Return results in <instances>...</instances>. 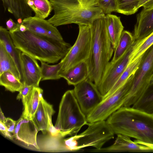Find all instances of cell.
<instances>
[{
    "mask_svg": "<svg viewBox=\"0 0 153 153\" xmlns=\"http://www.w3.org/2000/svg\"><path fill=\"white\" fill-rule=\"evenodd\" d=\"M143 54L134 61L129 63L124 72L104 99L111 95L116 91L131 76L134 74L139 66Z\"/></svg>",
    "mask_w": 153,
    "mask_h": 153,
    "instance_id": "cell-27",
    "label": "cell"
},
{
    "mask_svg": "<svg viewBox=\"0 0 153 153\" xmlns=\"http://www.w3.org/2000/svg\"><path fill=\"white\" fill-rule=\"evenodd\" d=\"M106 121L115 134L153 144V115L132 107L123 106Z\"/></svg>",
    "mask_w": 153,
    "mask_h": 153,
    "instance_id": "cell-2",
    "label": "cell"
},
{
    "mask_svg": "<svg viewBox=\"0 0 153 153\" xmlns=\"http://www.w3.org/2000/svg\"><path fill=\"white\" fill-rule=\"evenodd\" d=\"M28 30L26 26L22 22L19 24L18 30L17 31H20L22 32H24ZM16 32V31H15Z\"/></svg>",
    "mask_w": 153,
    "mask_h": 153,
    "instance_id": "cell-40",
    "label": "cell"
},
{
    "mask_svg": "<svg viewBox=\"0 0 153 153\" xmlns=\"http://www.w3.org/2000/svg\"><path fill=\"white\" fill-rule=\"evenodd\" d=\"M49 1L54 14L48 20L56 27L73 23L90 25L96 19L105 16L98 7H84L79 0Z\"/></svg>",
    "mask_w": 153,
    "mask_h": 153,
    "instance_id": "cell-4",
    "label": "cell"
},
{
    "mask_svg": "<svg viewBox=\"0 0 153 153\" xmlns=\"http://www.w3.org/2000/svg\"><path fill=\"white\" fill-rule=\"evenodd\" d=\"M35 13V16L45 19L50 14L52 8L49 0H25Z\"/></svg>",
    "mask_w": 153,
    "mask_h": 153,
    "instance_id": "cell-25",
    "label": "cell"
},
{
    "mask_svg": "<svg viewBox=\"0 0 153 153\" xmlns=\"http://www.w3.org/2000/svg\"><path fill=\"white\" fill-rule=\"evenodd\" d=\"M153 84V76L152 77L150 81V84Z\"/></svg>",
    "mask_w": 153,
    "mask_h": 153,
    "instance_id": "cell-43",
    "label": "cell"
},
{
    "mask_svg": "<svg viewBox=\"0 0 153 153\" xmlns=\"http://www.w3.org/2000/svg\"><path fill=\"white\" fill-rule=\"evenodd\" d=\"M132 107L153 115V84L149 85Z\"/></svg>",
    "mask_w": 153,
    "mask_h": 153,
    "instance_id": "cell-26",
    "label": "cell"
},
{
    "mask_svg": "<svg viewBox=\"0 0 153 153\" xmlns=\"http://www.w3.org/2000/svg\"><path fill=\"white\" fill-rule=\"evenodd\" d=\"M88 122L75 96L73 90H68L63 95L55 127L63 137L75 136Z\"/></svg>",
    "mask_w": 153,
    "mask_h": 153,
    "instance_id": "cell-5",
    "label": "cell"
},
{
    "mask_svg": "<svg viewBox=\"0 0 153 153\" xmlns=\"http://www.w3.org/2000/svg\"><path fill=\"white\" fill-rule=\"evenodd\" d=\"M8 131L12 134L14 132L16 125V121H15L12 119L6 118L3 122Z\"/></svg>",
    "mask_w": 153,
    "mask_h": 153,
    "instance_id": "cell-34",
    "label": "cell"
},
{
    "mask_svg": "<svg viewBox=\"0 0 153 153\" xmlns=\"http://www.w3.org/2000/svg\"><path fill=\"white\" fill-rule=\"evenodd\" d=\"M153 44V32L146 38L143 42L134 50L131 54L129 63L134 61L143 55Z\"/></svg>",
    "mask_w": 153,
    "mask_h": 153,
    "instance_id": "cell-31",
    "label": "cell"
},
{
    "mask_svg": "<svg viewBox=\"0 0 153 153\" xmlns=\"http://www.w3.org/2000/svg\"><path fill=\"white\" fill-rule=\"evenodd\" d=\"M21 58L22 64L24 85L34 87H39L42 79L41 67L37 59L22 52Z\"/></svg>",
    "mask_w": 153,
    "mask_h": 153,
    "instance_id": "cell-16",
    "label": "cell"
},
{
    "mask_svg": "<svg viewBox=\"0 0 153 153\" xmlns=\"http://www.w3.org/2000/svg\"><path fill=\"white\" fill-rule=\"evenodd\" d=\"M143 39L135 41L131 47L120 58L110 62L100 84L97 86L103 100L124 72L128 65L131 54L143 42Z\"/></svg>",
    "mask_w": 153,
    "mask_h": 153,
    "instance_id": "cell-10",
    "label": "cell"
},
{
    "mask_svg": "<svg viewBox=\"0 0 153 153\" xmlns=\"http://www.w3.org/2000/svg\"><path fill=\"white\" fill-rule=\"evenodd\" d=\"M7 29L10 32L12 33L18 30L19 23H16L12 19H9L6 22Z\"/></svg>",
    "mask_w": 153,
    "mask_h": 153,
    "instance_id": "cell-35",
    "label": "cell"
},
{
    "mask_svg": "<svg viewBox=\"0 0 153 153\" xmlns=\"http://www.w3.org/2000/svg\"><path fill=\"white\" fill-rule=\"evenodd\" d=\"M41 62V80H58L61 78L58 75L61 68L60 62L53 65H49L43 62Z\"/></svg>",
    "mask_w": 153,
    "mask_h": 153,
    "instance_id": "cell-29",
    "label": "cell"
},
{
    "mask_svg": "<svg viewBox=\"0 0 153 153\" xmlns=\"http://www.w3.org/2000/svg\"><path fill=\"white\" fill-rule=\"evenodd\" d=\"M114 143L111 145L96 150H89L94 152H153L148 146L133 141L130 137L123 134H118Z\"/></svg>",
    "mask_w": 153,
    "mask_h": 153,
    "instance_id": "cell-15",
    "label": "cell"
},
{
    "mask_svg": "<svg viewBox=\"0 0 153 153\" xmlns=\"http://www.w3.org/2000/svg\"><path fill=\"white\" fill-rule=\"evenodd\" d=\"M79 28L78 36L75 43L59 62L61 68L58 75L80 62L86 61L88 57L91 41L90 26L80 25Z\"/></svg>",
    "mask_w": 153,
    "mask_h": 153,
    "instance_id": "cell-9",
    "label": "cell"
},
{
    "mask_svg": "<svg viewBox=\"0 0 153 153\" xmlns=\"http://www.w3.org/2000/svg\"><path fill=\"white\" fill-rule=\"evenodd\" d=\"M149 0H140L139 4V8H140L141 7H143V6Z\"/></svg>",
    "mask_w": 153,
    "mask_h": 153,
    "instance_id": "cell-41",
    "label": "cell"
},
{
    "mask_svg": "<svg viewBox=\"0 0 153 153\" xmlns=\"http://www.w3.org/2000/svg\"><path fill=\"white\" fill-rule=\"evenodd\" d=\"M43 90L39 87H34L32 90L22 101L24 106L22 116L32 120L42 97Z\"/></svg>",
    "mask_w": 153,
    "mask_h": 153,
    "instance_id": "cell-21",
    "label": "cell"
},
{
    "mask_svg": "<svg viewBox=\"0 0 153 153\" xmlns=\"http://www.w3.org/2000/svg\"><path fill=\"white\" fill-rule=\"evenodd\" d=\"M104 17L96 19L90 25L91 49L85 61L88 78L97 86L103 78L114 50L108 35Z\"/></svg>",
    "mask_w": 153,
    "mask_h": 153,
    "instance_id": "cell-3",
    "label": "cell"
},
{
    "mask_svg": "<svg viewBox=\"0 0 153 153\" xmlns=\"http://www.w3.org/2000/svg\"><path fill=\"white\" fill-rule=\"evenodd\" d=\"M79 1L84 7H89L97 6V0H80Z\"/></svg>",
    "mask_w": 153,
    "mask_h": 153,
    "instance_id": "cell-37",
    "label": "cell"
},
{
    "mask_svg": "<svg viewBox=\"0 0 153 153\" xmlns=\"http://www.w3.org/2000/svg\"><path fill=\"white\" fill-rule=\"evenodd\" d=\"M7 71L12 73L21 82L19 71L14 60L0 42V75Z\"/></svg>",
    "mask_w": 153,
    "mask_h": 153,
    "instance_id": "cell-23",
    "label": "cell"
},
{
    "mask_svg": "<svg viewBox=\"0 0 153 153\" xmlns=\"http://www.w3.org/2000/svg\"><path fill=\"white\" fill-rule=\"evenodd\" d=\"M133 35L127 30L122 33L115 49L113 57L111 61L113 62L121 57L134 42Z\"/></svg>",
    "mask_w": 153,
    "mask_h": 153,
    "instance_id": "cell-24",
    "label": "cell"
},
{
    "mask_svg": "<svg viewBox=\"0 0 153 153\" xmlns=\"http://www.w3.org/2000/svg\"><path fill=\"white\" fill-rule=\"evenodd\" d=\"M0 42L5 47L7 51L14 60L19 71L23 83V76L21 58L22 52L15 46L9 31L3 26L0 27Z\"/></svg>",
    "mask_w": 153,
    "mask_h": 153,
    "instance_id": "cell-19",
    "label": "cell"
},
{
    "mask_svg": "<svg viewBox=\"0 0 153 153\" xmlns=\"http://www.w3.org/2000/svg\"><path fill=\"white\" fill-rule=\"evenodd\" d=\"M0 85L12 92H19L24 85L12 73L8 71L0 75Z\"/></svg>",
    "mask_w": 153,
    "mask_h": 153,
    "instance_id": "cell-28",
    "label": "cell"
},
{
    "mask_svg": "<svg viewBox=\"0 0 153 153\" xmlns=\"http://www.w3.org/2000/svg\"><path fill=\"white\" fill-rule=\"evenodd\" d=\"M39 131L32 120L21 115L16 121L12 140L26 149L38 151L37 135Z\"/></svg>",
    "mask_w": 153,
    "mask_h": 153,
    "instance_id": "cell-12",
    "label": "cell"
},
{
    "mask_svg": "<svg viewBox=\"0 0 153 153\" xmlns=\"http://www.w3.org/2000/svg\"><path fill=\"white\" fill-rule=\"evenodd\" d=\"M73 90L80 108L86 117L102 100L97 86L88 77L74 86Z\"/></svg>",
    "mask_w": 153,
    "mask_h": 153,
    "instance_id": "cell-11",
    "label": "cell"
},
{
    "mask_svg": "<svg viewBox=\"0 0 153 153\" xmlns=\"http://www.w3.org/2000/svg\"><path fill=\"white\" fill-rule=\"evenodd\" d=\"M81 133L65 138L67 152H75L88 147L98 150L114 137V133L106 121L89 123Z\"/></svg>",
    "mask_w": 153,
    "mask_h": 153,
    "instance_id": "cell-6",
    "label": "cell"
},
{
    "mask_svg": "<svg viewBox=\"0 0 153 153\" xmlns=\"http://www.w3.org/2000/svg\"><path fill=\"white\" fill-rule=\"evenodd\" d=\"M80 0H79V1H80Z\"/></svg>",
    "mask_w": 153,
    "mask_h": 153,
    "instance_id": "cell-44",
    "label": "cell"
},
{
    "mask_svg": "<svg viewBox=\"0 0 153 153\" xmlns=\"http://www.w3.org/2000/svg\"><path fill=\"white\" fill-rule=\"evenodd\" d=\"M59 76L65 79L69 85H75L88 77V69L86 61L80 62Z\"/></svg>",
    "mask_w": 153,
    "mask_h": 153,
    "instance_id": "cell-20",
    "label": "cell"
},
{
    "mask_svg": "<svg viewBox=\"0 0 153 153\" xmlns=\"http://www.w3.org/2000/svg\"><path fill=\"white\" fill-rule=\"evenodd\" d=\"M153 32V7L142 10L137 15L133 36L134 41L145 38Z\"/></svg>",
    "mask_w": 153,
    "mask_h": 153,
    "instance_id": "cell-17",
    "label": "cell"
},
{
    "mask_svg": "<svg viewBox=\"0 0 153 153\" xmlns=\"http://www.w3.org/2000/svg\"><path fill=\"white\" fill-rule=\"evenodd\" d=\"M133 74L114 93L103 99L86 117L88 123L105 120L123 107L129 94Z\"/></svg>",
    "mask_w": 153,
    "mask_h": 153,
    "instance_id": "cell-8",
    "label": "cell"
},
{
    "mask_svg": "<svg viewBox=\"0 0 153 153\" xmlns=\"http://www.w3.org/2000/svg\"><path fill=\"white\" fill-rule=\"evenodd\" d=\"M97 5L105 15L111 14L114 11L116 12L117 9L116 0H97Z\"/></svg>",
    "mask_w": 153,
    "mask_h": 153,
    "instance_id": "cell-32",
    "label": "cell"
},
{
    "mask_svg": "<svg viewBox=\"0 0 153 153\" xmlns=\"http://www.w3.org/2000/svg\"><path fill=\"white\" fill-rule=\"evenodd\" d=\"M134 141L137 143L148 146L152 149L153 152V144L145 143L137 140H135Z\"/></svg>",
    "mask_w": 153,
    "mask_h": 153,
    "instance_id": "cell-39",
    "label": "cell"
},
{
    "mask_svg": "<svg viewBox=\"0 0 153 153\" xmlns=\"http://www.w3.org/2000/svg\"><path fill=\"white\" fill-rule=\"evenodd\" d=\"M34 87L24 85L16 97V99L23 101L32 90Z\"/></svg>",
    "mask_w": 153,
    "mask_h": 153,
    "instance_id": "cell-33",
    "label": "cell"
},
{
    "mask_svg": "<svg viewBox=\"0 0 153 153\" xmlns=\"http://www.w3.org/2000/svg\"><path fill=\"white\" fill-rule=\"evenodd\" d=\"M4 11L12 14L17 23L21 24L24 19L32 15L33 11L25 0H1Z\"/></svg>",
    "mask_w": 153,
    "mask_h": 153,
    "instance_id": "cell-18",
    "label": "cell"
},
{
    "mask_svg": "<svg viewBox=\"0 0 153 153\" xmlns=\"http://www.w3.org/2000/svg\"><path fill=\"white\" fill-rule=\"evenodd\" d=\"M0 121L3 122L4 120L6 118L4 115L3 113L2 112L1 109L0 110Z\"/></svg>",
    "mask_w": 153,
    "mask_h": 153,
    "instance_id": "cell-42",
    "label": "cell"
},
{
    "mask_svg": "<svg viewBox=\"0 0 153 153\" xmlns=\"http://www.w3.org/2000/svg\"><path fill=\"white\" fill-rule=\"evenodd\" d=\"M140 0H116L117 9L116 12L125 15L135 13L139 8Z\"/></svg>",
    "mask_w": 153,
    "mask_h": 153,
    "instance_id": "cell-30",
    "label": "cell"
},
{
    "mask_svg": "<svg viewBox=\"0 0 153 153\" xmlns=\"http://www.w3.org/2000/svg\"><path fill=\"white\" fill-rule=\"evenodd\" d=\"M22 23L26 26L28 30L34 34L59 41L63 40L56 27L48 20L31 16L23 19Z\"/></svg>",
    "mask_w": 153,
    "mask_h": 153,
    "instance_id": "cell-14",
    "label": "cell"
},
{
    "mask_svg": "<svg viewBox=\"0 0 153 153\" xmlns=\"http://www.w3.org/2000/svg\"><path fill=\"white\" fill-rule=\"evenodd\" d=\"M153 76V44L143 54L133 74L130 91L123 106L135 104L147 89Z\"/></svg>",
    "mask_w": 153,
    "mask_h": 153,
    "instance_id": "cell-7",
    "label": "cell"
},
{
    "mask_svg": "<svg viewBox=\"0 0 153 153\" xmlns=\"http://www.w3.org/2000/svg\"><path fill=\"white\" fill-rule=\"evenodd\" d=\"M55 113L52 105L42 97L32 119L38 131H42L43 134L49 133L53 136L60 134L52 123V116Z\"/></svg>",
    "mask_w": 153,
    "mask_h": 153,
    "instance_id": "cell-13",
    "label": "cell"
},
{
    "mask_svg": "<svg viewBox=\"0 0 153 153\" xmlns=\"http://www.w3.org/2000/svg\"><path fill=\"white\" fill-rule=\"evenodd\" d=\"M0 130L1 132L5 137L12 140V134H11L8 131L4 123L0 120Z\"/></svg>",
    "mask_w": 153,
    "mask_h": 153,
    "instance_id": "cell-36",
    "label": "cell"
},
{
    "mask_svg": "<svg viewBox=\"0 0 153 153\" xmlns=\"http://www.w3.org/2000/svg\"><path fill=\"white\" fill-rule=\"evenodd\" d=\"M143 9L145 10H148L153 7V0H149L143 6Z\"/></svg>",
    "mask_w": 153,
    "mask_h": 153,
    "instance_id": "cell-38",
    "label": "cell"
},
{
    "mask_svg": "<svg viewBox=\"0 0 153 153\" xmlns=\"http://www.w3.org/2000/svg\"><path fill=\"white\" fill-rule=\"evenodd\" d=\"M104 18L108 35L115 50L124 27L119 17L111 14L105 15Z\"/></svg>",
    "mask_w": 153,
    "mask_h": 153,
    "instance_id": "cell-22",
    "label": "cell"
},
{
    "mask_svg": "<svg viewBox=\"0 0 153 153\" xmlns=\"http://www.w3.org/2000/svg\"><path fill=\"white\" fill-rule=\"evenodd\" d=\"M10 33L16 48L40 62L48 63H56L61 60L71 47L64 40L40 36L29 30Z\"/></svg>",
    "mask_w": 153,
    "mask_h": 153,
    "instance_id": "cell-1",
    "label": "cell"
}]
</instances>
